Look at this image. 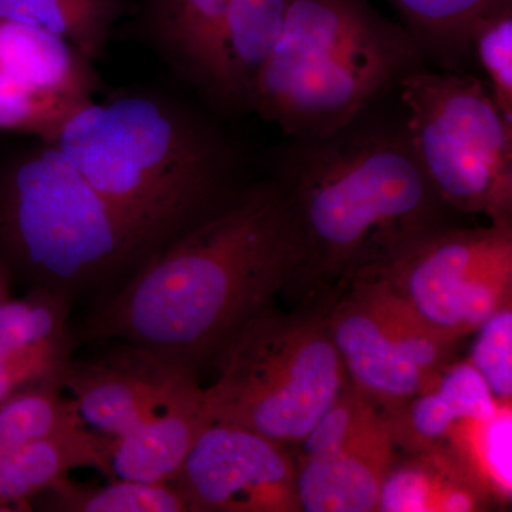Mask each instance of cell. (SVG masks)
Masks as SVG:
<instances>
[{
    "instance_id": "cell-5",
    "label": "cell",
    "mask_w": 512,
    "mask_h": 512,
    "mask_svg": "<svg viewBox=\"0 0 512 512\" xmlns=\"http://www.w3.org/2000/svg\"><path fill=\"white\" fill-rule=\"evenodd\" d=\"M156 251L55 144L0 177V262L35 288L72 296L104 288Z\"/></svg>"
},
{
    "instance_id": "cell-21",
    "label": "cell",
    "mask_w": 512,
    "mask_h": 512,
    "mask_svg": "<svg viewBox=\"0 0 512 512\" xmlns=\"http://www.w3.org/2000/svg\"><path fill=\"white\" fill-rule=\"evenodd\" d=\"M128 8L130 0H0V19L59 37L93 62Z\"/></svg>"
},
{
    "instance_id": "cell-3",
    "label": "cell",
    "mask_w": 512,
    "mask_h": 512,
    "mask_svg": "<svg viewBox=\"0 0 512 512\" xmlns=\"http://www.w3.org/2000/svg\"><path fill=\"white\" fill-rule=\"evenodd\" d=\"M55 146L158 249L242 187L234 148L197 114L151 94L83 104Z\"/></svg>"
},
{
    "instance_id": "cell-2",
    "label": "cell",
    "mask_w": 512,
    "mask_h": 512,
    "mask_svg": "<svg viewBox=\"0 0 512 512\" xmlns=\"http://www.w3.org/2000/svg\"><path fill=\"white\" fill-rule=\"evenodd\" d=\"M275 173L301 238V278L343 288L457 224L410 137L399 94L329 133L286 138Z\"/></svg>"
},
{
    "instance_id": "cell-19",
    "label": "cell",
    "mask_w": 512,
    "mask_h": 512,
    "mask_svg": "<svg viewBox=\"0 0 512 512\" xmlns=\"http://www.w3.org/2000/svg\"><path fill=\"white\" fill-rule=\"evenodd\" d=\"M419 45L427 64L466 72L473 36L484 19L512 6V0H387Z\"/></svg>"
},
{
    "instance_id": "cell-22",
    "label": "cell",
    "mask_w": 512,
    "mask_h": 512,
    "mask_svg": "<svg viewBox=\"0 0 512 512\" xmlns=\"http://www.w3.org/2000/svg\"><path fill=\"white\" fill-rule=\"evenodd\" d=\"M511 444V402H500L490 416L454 424L443 447L488 501L507 503L512 495Z\"/></svg>"
},
{
    "instance_id": "cell-18",
    "label": "cell",
    "mask_w": 512,
    "mask_h": 512,
    "mask_svg": "<svg viewBox=\"0 0 512 512\" xmlns=\"http://www.w3.org/2000/svg\"><path fill=\"white\" fill-rule=\"evenodd\" d=\"M488 500L444 448L394 461L379 495V512H474Z\"/></svg>"
},
{
    "instance_id": "cell-16",
    "label": "cell",
    "mask_w": 512,
    "mask_h": 512,
    "mask_svg": "<svg viewBox=\"0 0 512 512\" xmlns=\"http://www.w3.org/2000/svg\"><path fill=\"white\" fill-rule=\"evenodd\" d=\"M498 403L468 360L448 362L429 389L389 416L394 444L409 454L441 447L454 424L490 416Z\"/></svg>"
},
{
    "instance_id": "cell-25",
    "label": "cell",
    "mask_w": 512,
    "mask_h": 512,
    "mask_svg": "<svg viewBox=\"0 0 512 512\" xmlns=\"http://www.w3.org/2000/svg\"><path fill=\"white\" fill-rule=\"evenodd\" d=\"M89 101L0 77V131L32 134L43 143L53 144L74 111Z\"/></svg>"
},
{
    "instance_id": "cell-1",
    "label": "cell",
    "mask_w": 512,
    "mask_h": 512,
    "mask_svg": "<svg viewBox=\"0 0 512 512\" xmlns=\"http://www.w3.org/2000/svg\"><path fill=\"white\" fill-rule=\"evenodd\" d=\"M303 261L298 228L274 178L244 185L107 292L83 336L128 343L197 373L299 281Z\"/></svg>"
},
{
    "instance_id": "cell-4",
    "label": "cell",
    "mask_w": 512,
    "mask_h": 512,
    "mask_svg": "<svg viewBox=\"0 0 512 512\" xmlns=\"http://www.w3.org/2000/svg\"><path fill=\"white\" fill-rule=\"evenodd\" d=\"M430 67L402 23L369 0H291L252 111L286 138L319 136Z\"/></svg>"
},
{
    "instance_id": "cell-26",
    "label": "cell",
    "mask_w": 512,
    "mask_h": 512,
    "mask_svg": "<svg viewBox=\"0 0 512 512\" xmlns=\"http://www.w3.org/2000/svg\"><path fill=\"white\" fill-rule=\"evenodd\" d=\"M70 293L33 288L19 299H8L0 308V345L5 349L72 339L67 330Z\"/></svg>"
},
{
    "instance_id": "cell-17",
    "label": "cell",
    "mask_w": 512,
    "mask_h": 512,
    "mask_svg": "<svg viewBox=\"0 0 512 512\" xmlns=\"http://www.w3.org/2000/svg\"><path fill=\"white\" fill-rule=\"evenodd\" d=\"M110 476L107 444L90 429L0 453V511L30 510L33 500L76 468Z\"/></svg>"
},
{
    "instance_id": "cell-20",
    "label": "cell",
    "mask_w": 512,
    "mask_h": 512,
    "mask_svg": "<svg viewBox=\"0 0 512 512\" xmlns=\"http://www.w3.org/2000/svg\"><path fill=\"white\" fill-rule=\"evenodd\" d=\"M0 77L23 80L92 100L94 73L92 62L64 40L0 19Z\"/></svg>"
},
{
    "instance_id": "cell-15",
    "label": "cell",
    "mask_w": 512,
    "mask_h": 512,
    "mask_svg": "<svg viewBox=\"0 0 512 512\" xmlns=\"http://www.w3.org/2000/svg\"><path fill=\"white\" fill-rule=\"evenodd\" d=\"M234 0H138L141 36L175 73L202 90Z\"/></svg>"
},
{
    "instance_id": "cell-31",
    "label": "cell",
    "mask_w": 512,
    "mask_h": 512,
    "mask_svg": "<svg viewBox=\"0 0 512 512\" xmlns=\"http://www.w3.org/2000/svg\"><path fill=\"white\" fill-rule=\"evenodd\" d=\"M3 350H5V348H3V346H2V345H0V353H2V352H3Z\"/></svg>"
},
{
    "instance_id": "cell-11",
    "label": "cell",
    "mask_w": 512,
    "mask_h": 512,
    "mask_svg": "<svg viewBox=\"0 0 512 512\" xmlns=\"http://www.w3.org/2000/svg\"><path fill=\"white\" fill-rule=\"evenodd\" d=\"M173 484L188 512H301L298 467L284 444L210 421Z\"/></svg>"
},
{
    "instance_id": "cell-8",
    "label": "cell",
    "mask_w": 512,
    "mask_h": 512,
    "mask_svg": "<svg viewBox=\"0 0 512 512\" xmlns=\"http://www.w3.org/2000/svg\"><path fill=\"white\" fill-rule=\"evenodd\" d=\"M348 382L392 416L450 362L441 338L383 275L357 276L323 315Z\"/></svg>"
},
{
    "instance_id": "cell-24",
    "label": "cell",
    "mask_w": 512,
    "mask_h": 512,
    "mask_svg": "<svg viewBox=\"0 0 512 512\" xmlns=\"http://www.w3.org/2000/svg\"><path fill=\"white\" fill-rule=\"evenodd\" d=\"M53 384L29 387L0 404V453L87 429L72 400Z\"/></svg>"
},
{
    "instance_id": "cell-12",
    "label": "cell",
    "mask_w": 512,
    "mask_h": 512,
    "mask_svg": "<svg viewBox=\"0 0 512 512\" xmlns=\"http://www.w3.org/2000/svg\"><path fill=\"white\" fill-rule=\"evenodd\" d=\"M194 373L156 353L121 343L120 349L94 359L72 357L60 384L72 393L84 426L110 440L124 436L157 413Z\"/></svg>"
},
{
    "instance_id": "cell-9",
    "label": "cell",
    "mask_w": 512,
    "mask_h": 512,
    "mask_svg": "<svg viewBox=\"0 0 512 512\" xmlns=\"http://www.w3.org/2000/svg\"><path fill=\"white\" fill-rule=\"evenodd\" d=\"M377 274L437 335L456 345L512 305V225H451Z\"/></svg>"
},
{
    "instance_id": "cell-14",
    "label": "cell",
    "mask_w": 512,
    "mask_h": 512,
    "mask_svg": "<svg viewBox=\"0 0 512 512\" xmlns=\"http://www.w3.org/2000/svg\"><path fill=\"white\" fill-rule=\"evenodd\" d=\"M291 0H234L201 93L224 111H252L256 83Z\"/></svg>"
},
{
    "instance_id": "cell-29",
    "label": "cell",
    "mask_w": 512,
    "mask_h": 512,
    "mask_svg": "<svg viewBox=\"0 0 512 512\" xmlns=\"http://www.w3.org/2000/svg\"><path fill=\"white\" fill-rule=\"evenodd\" d=\"M471 363L497 402L512 399V305L491 315L476 330Z\"/></svg>"
},
{
    "instance_id": "cell-13",
    "label": "cell",
    "mask_w": 512,
    "mask_h": 512,
    "mask_svg": "<svg viewBox=\"0 0 512 512\" xmlns=\"http://www.w3.org/2000/svg\"><path fill=\"white\" fill-rule=\"evenodd\" d=\"M208 423L204 389L194 373L140 426L117 439H106L110 477L173 483Z\"/></svg>"
},
{
    "instance_id": "cell-28",
    "label": "cell",
    "mask_w": 512,
    "mask_h": 512,
    "mask_svg": "<svg viewBox=\"0 0 512 512\" xmlns=\"http://www.w3.org/2000/svg\"><path fill=\"white\" fill-rule=\"evenodd\" d=\"M473 59L480 64L495 103L512 123V6L478 25L473 36Z\"/></svg>"
},
{
    "instance_id": "cell-30",
    "label": "cell",
    "mask_w": 512,
    "mask_h": 512,
    "mask_svg": "<svg viewBox=\"0 0 512 512\" xmlns=\"http://www.w3.org/2000/svg\"><path fill=\"white\" fill-rule=\"evenodd\" d=\"M10 278H12V275H10L8 268L0 262V308L9 299Z\"/></svg>"
},
{
    "instance_id": "cell-6",
    "label": "cell",
    "mask_w": 512,
    "mask_h": 512,
    "mask_svg": "<svg viewBox=\"0 0 512 512\" xmlns=\"http://www.w3.org/2000/svg\"><path fill=\"white\" fill-rule=\"evenodd\" d=\"M204 389L208 420L235 424L281 444H299L348 384L323 315H285L272 305L215 355Z\"/></svg>"
},
{
    "instance_id": "cell-10",
    "label": "cell",
    "mask_w": 512,
    "mask_h": 512,
    "mask_svg": "<svg viewBox=\"0 0 512 512\" xmlns=\"http://www.w3.org/2000/svg\"><path fill=\"white\" fill-rule=\"evenodd\" d=\"M298 495L303 512H375L392 468L390 417L348 382L301 441Z\"/></svg>"
},
{
    "instance_id": "cell-27",
    "label": "cell",
    "mask_w": 512,
    "mask_h": 512,
    "mask_svg": "<svg viewBox=\"0 0 512 512\" xmlns=\"http://www.w3.org/2000/svg\"><path fill=\"white\" fill-rule=\"evenodd\" d=\"M72 350V339L3 350L0 353V404L40 384H53L62 389L60 380L64 367L72 359Z\"/></svg>"
},
{
    "instance_id": "cell-7",
    "label": "cell",
    "mask_w": 512,
    "mask_h": 512,
    "mask_svg": "<svg viewBox=\"0 0 512 512\" xmlns=\"http://www.w3.org/2000/svg\"><path fill=\"white\" fill-rule=\"evenodd\" d=\"M397 94L417 157L448 208L512 225V123L484 80L426 67Z\"/></svg>"
},
{
    "instance_id": "cell-23",
    "label": "cell",
    "mask_w": 512,
    "mask_h": 512,
    "mask_svg": "<svg viewBox=\"0 0 512 512\" xmlns=\"http://www.w3.org/2000/svg\"><path fill=\"white\" fill-rule=\"evenodd\" d=\"M55 512H188L173 483L150 484L116 478L110 484H80L64 477L33 504Z\"/></svg>"
}]
</instances>
